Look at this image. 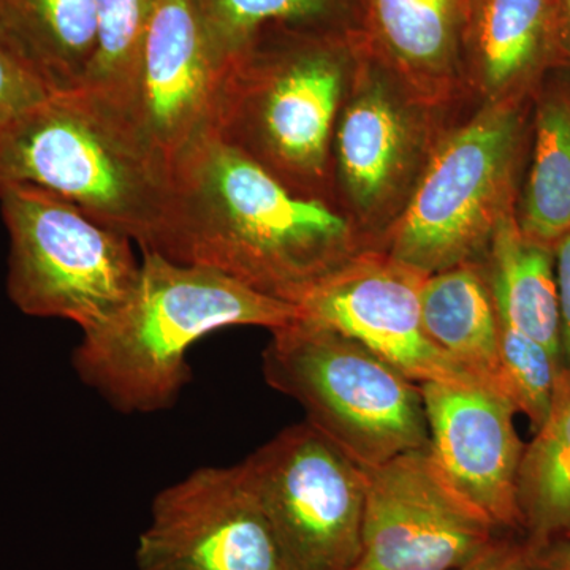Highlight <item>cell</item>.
Returning a JSON list of instances; mask_svg holds the SVG:
<instances>
[{"mask_svg": "<svg viewBox=\"0 0 570 570\" xmlns=\"http://www.w3.org/2000/svg\"><path fill=\"white\" fill-rule=\"evenodd\" d=\"M373 250L335 205L292 193L213 135L176 170L163 235L148 253L298 306Z\"/></svg>", "mask_w": 570, "mask_h": 570, "instance_id": "1", "label": "cell"}, {"mask_svg": "<svg viewBox=\"0 0 570 570\" xmlns=\"http://www.w3.org/2000/svg\"><path fill=\"white\" fill-rule=\"evenodd\" d=\"M298 307L257 294L204 266L142 250L134 291L102 324L82 332L73 367L88 387L122 414L175 406L193 379L190 347L230 326L275 332Z\"/></svg>", "mask_w": 570, "mask_h": 570, "instance_id": "2", "label": "cell"}, {"mask_svg": "<svg viewBox=\"0 0 570 570\" xmlns=\"http://www.w3.org/2000/svg\"><path fill=\"white\" fill-rule=\"evenodd\" d=\"M154 0H97L96 55L78 91L102 110L119 107L140 59Z\"/></svg>", "mask_w": 570, "mask_h": 570, "instance_id": "23", "label": "cell"}, {"mask_svg": "<svg viewBox=\"0 0 570 570\" xmlns=\"http://www.w3.org/2000/svg\"><path fill=\"white\" fill-rule=\"evenodd\" d=\"M225 66L193 0H154L132 82L102 110L165 181L214 135Z\"/></svg>", "mask_w": 570, "mask_h": 570, "instance_id": "10", "label": "cell"}, {"mask_svg": "<svg viewBox=\"0 0 570 570\" xmlns=\"http://www.w3.org/2000/svg\"><path fill=\"white\" fill-rule=\"evenodd\" d=\"M48 96L39 75L0 28V127Z\"/></svg>", "mask_w": 570, "mask_h": 570, "instance_id": "25", "label": "cell"}, {"mask_svg": "<svg viewBox=\"0 0 570 570\" xmlns=\"http://www.w3.org/2000/svg\"><path fill=\"white\" fill-rule=\"evenodd\" d=\"M553 249L560 305L561 363L570 367V232L562 236Z\"/></svg>", "mask_w": 570, "mask_h": 570, "instance_id": "26", "label": "cell"}, {"mask_svg": "<svg viewBox=\"0 0 570 570\" xmlns=\"http://www.w3.org/2000/svg\"><path fill=\"white\" fill-rule=\"evenodd\" d=\"M0 28L50 94L81 88L96 55L97 0H0Z\"/></svg>", "mask_w": 570, "mask_h": 570, "instance_id": "20", "label": "cell"}, {"mask_svg": "<svg viewBox=\"0 0 570 570\" xmlns=\"http://www.w3.org/2000/svg\"><path fill=\"white\" fill-rule=\"evenodd\" d=\"M420 307L430 340L472 376L508 395L499 352L501 324L478 266L460 265L426 276Z\"/></svg>", "mask_w": 570, "mask_h": 570, "instance_id": "19", "label": "cell"}, {"mask_svg": "<svg viewBox=\"0 0 570 570\" xmlns=\"http://www.w3.org/2000/svg\"><path fill=\"white\" fill-rule=\"evenodd\" d=\"M135 570H285L243 463L195 469L154 498Z\"/></svg>", "mask_w": 570, "mask_h": 570, "instance_id": "12", "label": "cell"}, {"mask_svg": "<svg viewBox=\"0 0 570 570\" xmlns=\"http://www.w3.org/2000/svg\"><path fill=\"white\" fill-rule=\"evenodd\" d=\"M531 159L517 198L521 232L554 246L570 232V75L551 70L532 96Z\"/></svg>", "mask_w": 570, "mask_h": 570, "instance_id": "18", "label": "cell"}, {"mask_svg": "<svg viewBox=\"0 0 570 570\" xmlns=\"http://www.w3.org/2000/svg\"><path fill=\"white\" fill-rule=\"evenodd\" d=\"M36 189L156 249L170 184L80 91L51 94L0 127V195Z\"/></svg>", "mask_w": 570, "mask_h": 570, "instance_id": "4", "label": "cell"}, {"mask_svg": "<svg viewBox=\"0 0 570 570\" xmlns=\"http://www.w3.org/2000/svg\"><path fill=\"white\" fill-rule=\"evenodd\" d=\"M466 0H366L371 50L426 102L472 107L464 71Z\"/></svg>", "mask_w": 570, "mask_h": 570, "instance_id": "15", "label": "cell"}, {"mask_svg": "<svg viewBox=\"0 0 570 570\" xmlns=\"http://www.w3.org/2000/svg\"><path fill=\"white\" fill-rule=\"evenodd\" d=\"M425 275L367 253L299 303L298 317L354 337L417 384H483L426 335L420 307Z\"/></svg>", "mask_w": 570, "mask_h": 570, "instance_id": "13", "label": "cell"}, {"mask_svg": "<svg viewBox=\"0 0 570 570\" xmlns=\"http://www.w3.org/2000/svg\"><path fill=\"white\" fill-rule=\"evenodd\" d=\"M466 110L426 102L365 40L337 116L332 179L335 205L376 253L411 202L442 135Z\"/></svg>", "mask_w": 570, "mask_h": 570, "instance_id": "7", "label": "cell"}, {"mask_svg": "<svg viewBox=\"0 0 570 570\" xmlns=\"http://www.w3.org/2000/svg\"><path fill=\"white\" fill-rule=\"evenodd\" d=\"M531 105L475 104L459 116L377 253L425 276L478 264L502 217L515 212Z\"/></svg>", "mask_w": 570, "mask_h": 570, "instance_id": "5", "label": "cell"}, {"mask_svg": "<svg viewBox=\"0 0 570 570\" xmlns=\"http://www.w3.org/2000/svg\"><path fill=\"white\" fill-rule=\"evenodd\" d=\"M365 475L362 550L352 570H455L499 538L428 448L365 469Z\"/></svg>", "mask_w": 570, "mask_h": 570, "instance_id": "11", "label": "cell"}, {"mask_svg": "<svg viewBox=\"0 0 570 570\" xmlns=\"http://www.w3.org/2000/svg\"><path fill=\"white\" fill-rule=\"evenodd\" d=\"M285 570H352L362 550L365 469L309 423L285 428L243 461Z\"/></svg>", "mask_w": 570, "mask_h": 570, "instance_id": "9", "label": "cell"}, {"mask_svg": "<svg viewBox=\"0 0 570 570\" xmlns=\"http://www.w3.org/2000/svg\"><path fill=\"white\" fill-rule=\"evenodd\" d=\"M430 452L452 485L482 510L499 532H523L519 475L524 444L513 423L517 409L485 385L420 384Z\"/></svg>", "mask_w": 570, "mask_h": 570, "instance_id": "14", "label": "cell"}, {"mask_svg": "<svg viewBox=\"0 0 570 570\" xmlns=\"http://www.w3.org/2000/svg\"><path fill=\"white\" fill-rule=\"evenodd\" d=\"M365 40L265 28L225 63L214 135L292 193L335 205L333 135Z\"/></svg>", "mask_w": 570, "mask_h": 570, "instance_id": "3", "label": "cell"}, {"mask_svg": "<svg viewBox=\"0 0 570 570\" xmlns=\"http://www.w3.org/2000/svg\"><path fill=\"white\" fill-rule=\"evenodd\" d=\"M523 543L538 551L570 532V367L561 366L546 422L524 445L519 475Z\"/></svg>", "mask_w": 570, "mask_h": 570, "instance_id": "21", "label": "cell"}, {"mask_svg": "<svg viewBox=\"0 0 570 570\" xmlns=\"http://www.w3.org/2000/svg\"><path fill=\"white\" fill-rule=\"evenodd\" d=\"M266 384L295 400L306 422L360 468L430 448L422 389L365 344L296 318L272 332Z\"/></svg>", "mask_w": 570, "mask_h": 570, "instance_id": "6", "label": "cell"}, {"mask_svg": "<svg viewBox=\"0 0 570 570\" xmlns=\"http://www.w3.org/2000/svg\"><path fill=\"white\" fill-rule=\"evenodd\" d=\"M474 265L489 285L499 321L539 341L561 360L553 246L524 235L512 212L502 217Z\"/></svg>", "mask_w": 570, "mask_h": 570, "instance_id": "17", "label": "cell"}, {"mask_svg": "<svg viewBox=\"0 0 570 570\" xmlns=\"http://www.w3.org/2000/svg\"><path fill=\"white\" fill-rule=\"evenodd\" d=\"M570 75V0H554V69Z\"/></svg>", "mask_w": 570, "mask_h": 570, "instance_id": "28", "label": "cell"}, {"mask_svg": "<svg viewBox=\"0 0 570 570\" xmlns=\"http://www.w3.org/2000/svg\"><path fill=\"white\" fill-rule=\"evenodd\" d=\"M564 538H566V539H570V532H569V534H568V535H564Z\"/></svg>", "mask_w": 570, "mask_h": 570, "instance_id": "30", "label": "cell"}, {"mask_svg": "<svg viewBox=\"0 0 570 570\" xmlns=\"http://www.w3.org/2000/svg\"><path fill=\"white\" fill-rule=\"evenodd\" d=\"M0 205L10 236L7 285L22 313L88 332L126 302L140 273L132 239L41 190H9Z\"/></svg>", "mask_w": 570, "mask_h": 570, "instance_id": "8", "label": "cell"}, {"mask_svg": "<svg viewBox=\"0 0 570 570\" xmlns=\"http://www.w3.org/2000/svg\"><path fill=\"white\" fill-rule=\"evenodd\" d=\"M530 558L534 570H570V539L551 540L542 549L532 551Z\"/></svg>", "mask_w": 570, "mask_h": 570, "instance_id": "29", "label": "cell"}, {"mask_svg": "<svg viewBox=\"0 0 570 570\" xmlns=\"http://www.w3.org/2000/svg\"><path fill=\"white\" fill-rule=\"evenodd\" d=\"M206 37L227 63L272 26L296 31L363 37L366 0H193Z\"/></svg>", "mask_w": 570, "mask_h": 570, "instance_id": "22", "label": "cell"}, {"mask_svg": "<svg viewBox=\"0 0 570 570\" xmlns=\"http://www.w3.org/2000/svg\"><path fill=\"white\" fill-rule=\"evenodd\" d=\"M472 104L523 102L554 69V0H466Z\"/></svg>", "mask_w": 570, "mask_h": 570, "instance_id": "16", "label": "cell"}, {"mask_svg": "<svg viewBox=\"0 0 570 570\" xmlns=\"http://www.w3.org/2000/svg\"><path fill=\"white\" fill-rule=\"evenodd\" d=\"M455 570H534L523 542L499 535L485 553Z\"/></svg>", "mask_w": 570, "mask_h": 570, "instance_id": "27", "label": "cell"}, {"mask_svg": "<svg viewBox=\"0 0 570 570\" xmlns=\"http://www.w3.org/2000/svg\"><path fill=\"white\" fill-rule=\"evenodd\" d=\"M499 352L505 393L517 412L527 415L535 433L549 415L561 360L539 341L504 322L499 321Z\"/></svg>", "mask_w": 570, "mask_h": 570, "instance_id": "24", "label": "cell"}]
</instances>
